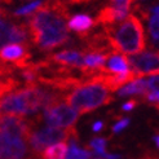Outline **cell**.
<instances>
[{"label": "cell", "instance_id": "cell-15", "mask_svg": "<svg viewBox=\"0 0 159 159\" xmlns=\"http://www.w3.org/2000/svg\"><path fill=\"white\" fill-rule=\"evenodd\" d=\"M129 70L128 65V58L124 54L114 52L113 54L107 58L105 62L104 67L100 70V73H105V74H123L125 71Z\"/></svg>", "mask_w": 159, "mask_h": 159}, {"label": "cell", "instance_id": "cell-19", "mask_svg": "<svg viewBox=\"0 0 159 159\" xmlns=\"http://www.w3.org/2000/svg\"><path fill=\"white\" fill-rule=\"evenodd\" d=\"M149 17V34L152 36L153 42L158 43V5L153 7V11Z\"/></svg>", "mask_w": 159, "mask_h": 159}, {"label": "cell", "instance_id": "cell-14", "mask_svg": "<svg viewBox=\"0 0 159 159\" xmlns=\"http://www.w3.org/2000/svg\"><path fill=\"white\" fill-rule=\"evenodd\" d=\"M20 80L14 75V69L0 62V98L20 87Z\"/></svg>", "mask_w": 159, "mask_h": 159}, {"label": "cell", "instance_id": "cell-10", "mask_svg": "<svg viewBox=\"0 0 159 159\" xmlns=\"http://www.w3.org/2000/svg\"><path fill=\"white\" fill-rule=\"evenodd\" d=\"M30 131H31V118L16 116V115H0V132L26 140Z\"/></svg>", "mask_w": 159, "mask_h": 159}, {"label": "cell", "instance_id": "cell-16", "mask_svg": "<svg viewBox=\"0 0 159 159\" xmlns=\"http://www.w3.org/2000/svg\"><path fill=\"white\" fill-rule=\"evenodd\" d=\"M148 92V87H146V80L145 79H136L128 84H125L118 91V94L120 97L124 96H140L142 97L144 94Z\"/></svg>", "mask_w": 159, "mask_h": 159}, {"label": "cell", "instance_id": "cell-23", "mask_svg": "<svg viewBox=\"0 0 159 159\" xmlns=\"http://www.w3.org/2000/svg\"><path fill=\"white\" fill-rule=\"evenodd\" d=\"M110 2H113V7L118 8V9L129 12V8L132 3H134V0H110Z\"/></svg>", "mask_w": 159, "mask_h": 159}, {"label": "cell", "instance_id": "cell-30", "mask_svg": "<svg viewBox=\"0 0 159 159\" xmlns=\"http://www.w3.org/2000/svg\"><path fill=\"white\" fill-rule=\"evenodd\" d=\"M134 2H136V0H134Z\"/></svg>", "mask_w": 159, "mask_h": 159}, {"label": "cell", "instance_id": "cell-24", "mask_svg": "<svg viewBox=\"0 0 159 159\" xmlns=\"http://www.w3.org/2000/svg\"><path fill=\"white\" fill-rule=\"evenodd\" d=\"M137 105H139V101L131 100V101H128V102H125L122 109H123V111H131V110H133L134 107H136Z\"/></svg>", "mask_w": 159, "mask_h": 159}, {"label": "cell", "instance_id": "cell-5", "mask_svg": "<svg viewBox=\"0 0 159 159\" xmlns=\"http://www.w3.org/2000/svg\"><path fill=\"white\" fill-rule=\"evenodd\" d=\"M43 116L40 114H36L31 118V131L26 139L27 145L35 155H40V153L47 148L58 142H67L71 140H79L78 132L75 127L70 128H58V127L44 125L40 127Z\"/></svg>", "mask_w": 159, "mask_h": 159}, {"label": "cell", "instance_id": "cell-29", "mask_svg": "<svg viewBox=\"0 0 159 159\" xmlns=\"http://www.w3.org/2000/svg\"><path fill=\"white\" fill-rule=\"evenodd\" d=\"M96 159H100V158H96Z\"/></svg>", "mask_w": 159, "mask_h": 159}, {"label": "cell", "instance_id": "cell-6", "mask_svg": "<svg viewBox=\"0 0 159 159\" xmlns=\"http://www.w3.org/2000/svg\"><path fill=\"white\" fill-rule=\"evenodd\" d=\"M12 43L31 47L27 25L25 21H20L7 11L0 9V48Z\"/></svg>", "mask_w": 159, "mask_h": 159}, {"label": "cell", "instance_id": "cell-12", "mask_svg": "<svg viewBox=\"0 0 159 159\" xmlns=\"http://www.w3.org/2000/svg\"><path fill=\"white\" fill-rule=\"evenodd\" d=\"M96 26L97 25L94 22V18H92L88 14H75L74 17H71L69 20V23H67L69 30H73L83 40L93 33Z\"/></svg>", "mask_w": 159, "mask_h": 159}, {"label": "cell", "instance_id": "cell-27", "mask_svg": "<svg viewBox=\"0 0 159 159\" xmlns=\"http://www.w3.org/2000/svg\"><path fill=\"white\" fill-rule=\"evenodd\" d=\"M2 152H3V140H2V133H0V159H2Z\"/></svg>", "mask_w": 159, "mask_h": 159}, {"label": "cell", "instance_id": "cell-11", "mask_svg": "<svg viewBox=\"0 0 159 159\" xmlns=\"http://www.w3.org/2000/svg\"><path fill=\"white\" fill-rule=\"evenodd\" d=\"M47 60H49L51 62L56 63L58 66L79 70V71L84 66L83 53L80 51H74V49H66L58 53H51L47 56Z\"/></svg>", "mask_w": 159, "mask_h": 159}, {"label": "cell", "instance_id": "cell-4", "mask_svg": "<svg viewBox=\"0 0 159 159\" xmlns=\"http://www.w3.org/2000/svg\"><path fill=\"white\" fill-rule=\"evenodd\" d=\"M63 100L69 106L76 110L78 114H87L113 102L114 97L104 84L85 80L67 92Z\"/></svg>", "mask_w": 159, "mask_h": 159}, {"label": "cell", "instance_id": "cell-9", "mask_svg": "<svg viewBox=\"0 0 159 159\" xmlns=\"http://www.w3.org/2000/svg\"><path fill=\"white\" fill-rule=\"evenodd\" d=\"M158 51H146L141 54H134L128 58L129 69L136 74L137 79L145 75H158Z\"/></svg>", "mask_w": 159, "mask_h": 159}, {"label": "cell", "instance_id": "cell-3", "mask_svg": "<svg viewBox=\"0 0 159 159\" xmlns=\"http://www.w3.org/2000/svg\"><path fill=\"white\" fill-rule=\"evenodd\" d=\"M102 31L107 36L113 49L124 56H134L146 47L144 25L133 13H129L123 21L115 25L102 27Z\"/></svg>", "mask_w": 159, "mask_h": 159}, {"label": "cell", "instance_id": "cell-28", "mask_svg": "<svg viewBox=\"0 0 159 159\" xmlns=\"http://www.w3.org/2000/svg\"><path fill=\"white\" fill-rule=\"evenodd\" d=\"M91 2H93V0H83V3H91Z\"/></svg>", "mask_w": 159, "mask_h": 159}, {"label": "cell", "instance_id": "cell-22", "mask_svg": "<svg viewBox=\"0 0 159 159\" xmlns=\"http://www.w3.org/2000/svg\"><path fill=\"white\" fill-rule=\"evenodd\" d=\"M116 119H118V123H115L114 127H113V132H114V133H119L120 131H123L124 128H127V127H128V124L131 123V119H129V118L116 116Z\"/></svg>", "mask_w": 159, "mask_h": 159}, {"label": "cell", "instance_id": "cell-31", "mask_svg": "<svg viewBox=\"0 0 159 159\" xmlns=\"http://www.w3.org/2000/svg\"><path fill=\"white\" fill-rule=\"evenodd\" d=\"M0 9H2V8H0Z\"/></svg>", "mask_w": 159, "mask_h": 159}, {"label": "cell", "instance_id": "cell-1", "mask_svg": "<svg viewBox=\"0 0 159 159\" xmlns=\"http://www.w3.org/2000/svg\"><path fill=\"white\" fill-rule=\"evenodd\" d=\"M70 12L62 0H44L26 21L30 44L42 52L66 45L71 42L67 21Z\"/></svg>", "mask_w": 159, "mask_h": 159}, {"label": "cell", "instance_id": "cell-7", "mask_svg": "<svg viewBox=\"0 0 159 159\" xmlns=\"http://www.w3.org/2000/svg\"><path fill=\"white\" fill-rule=\"evenodd\" d=\"M43 119L47 125L58 127V128H70L74 127L79 119L78 111L69 106L65 100L57 101L43 109Z\"/></svg>", "mask_w": 159, "mask_h": 159}, {"label": "cell", "instance_id": "cell-21", "mask_svg": "<svg viewBox=\"0 0 159 159\" xmlns=\"http://www.w3.org/2000/svg\"><path fill=\"white\" fill-rule=\"evenodd\" d=\"M105 148H106V139L96 137V139H93L89 142V145H88V148H87V149H89L91 152L93 150V152L96 153L97 155H102L105 153Z\"/></svg>", "mask_w": 159, "mask_h": 159}, {"label": "cell", "instance_id": "cell-8", "mask_svg": "<svg viewBox=\"0 0 159 159\" xmlns=\"http://www.w3.org/2000/svg\"><path fill=\"white\" fill-rule=\"evenodd\" d=\"M33 54L30 47L22 44H8L0 48V62L13 69H25L31 63Z\"/></svg>", "mask_w": 159, "mask_h": 159}, {"label": "cell", "instance_id": "cell-25", "mask_svg": "<svg viewBox=\"0 0 159 159\" xmlns=\"http://www.w3.org/2000/svg\"><path fill=\"white\" fill-rule=\"evenodd\" d=\"M93 131L94 132H100L102 128H104V122H101V120H98V122H96V123H93Z\"/></svg>", "mask_w": 159, "mask_h": 159}, {"label": "cell", "instance_id": "cell-13", "mask_svg": "<svg viewBox=\"0 0 159 159\" xmlns=\"http://www.w3.org/2000/svg\"><path fill=\"white\" fill-rule=\"evenodd\" d=\"M129 14V12L118 9V8L113 5H106L104 8H101L100 12L97 13V18L94 20L96 25H101L102 27L115 25V23L123 21L127 16Z\"/></svg>", "mask_w": 159, "mask_h": 159}, {"label": "cell", "instance_id": "cell-26", "mask_svg": "<svg viewBox=\"0 0 159 159\" xmlns=\"http://www.w3.org/2000/svg\"><path fill=\"white\" fill-rule=\"evenodd\" d=\"M66 2L70 4H82L83 0H66Z\"/></svg>", "mask_w": 159, "mask_h": 159}, {"label": "cell", "instance_id": "cell-20", "mask_svg": "<svg viewBox=\"0 0 159 159\" xmlns=\"http://www.w3.org/2000/svg\"><path fill=\"white\" fill-rule=\"evenodd\" d=\"M42 3H43V0H40V2H35V3H30V4L25 5V7L20 8V9H17L14 13H12V16L13 17H20V16H31L39 7L42 5Z\"/></svg>", "mask_w": 159, "mask_h": 159}, {"label": "cell", "instance_id": "cell-18", "mask_svg": "<svg viewBox=\"0 0 159 159\" xmlns=\"http://www.w3.org/2000/svg\"><path fill=\"white\" fill-rule=\"evenodd\" d=\"M92 157L89 149H82L78 146V140H71L67 142V152L65 159H88Z\"/></svg>", "mask_w": 159, "mask_h": 159}, {"label": "cell", "instance_id": "cell-2", "mask_svg": "<svg viewBox=\"0 0 159 159\" xmlns=\"http://www.w3.org/2000/svg\"><path fill=\"white\" fill-rule=\"evenodd\" d=\"M65 97L52 87L40 83L25 84L22 88L14 89L0 98V115L25 116L36 115L51 104L61 101Z\"/></svg>", "mask_w": 159, "mask_h": 159}, {"label": "cell", "instance_id": "cell-17", "mask_svg": "<svg viewBox=\"0 0 159 159\" xmlns=\"http://www.w3.org/2000/svg\"><path fill=\"white\" fill-rule=\"evenodd\" d=\"M67 152V144L66 142H58L51 146H47L40 153V159H65Z\"/></svg>", "mask_w": 159, "mask_h": 159}]
</instances>
